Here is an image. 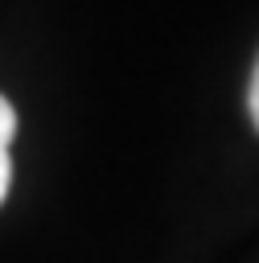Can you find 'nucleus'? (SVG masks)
Masks as SVG:
<instances>
[{
	"instance_id": "1",
	"label": "nucleus",
	"mask_w": 259,
	"mask_h": 263,
	"mask_svg": "<svg viewBox=\"0 0 259 263\" xmlns=\"http://www.w3.org/2000/svg\"><path fill=\"white\" fill-rule=\"evenodd\" d=\"M12 136H16V111H12V103L0 95V144L8 148V144H12Z\"/></svg>"
},
{
	"instance_id": "2",
	"label": "nucleus",
	"mask_w": 259,
	"mask_h": 263,
	"mask_svg": "<svg viewBox=\"0 0 259 263\" xmlns=\"http://www.w3.org/2000/svg\"><path fill=\"white\" fill-rule=\"evenodd\" d=\"M247 107H251V119L259 127V62H255V74H251V90H247Z\"/></svg>"
},
{
	"instance_id": "3",
	"label": "nucleus",
	"mask_w": 259,
	"mask_h": 263,
	"mask_svg": "<svg viewBox=\"0 0 259 263\" xmlns=\"http://www.w3.org/2000/svg\"><path fill=\"white\" fill-rule=\"evenodd\" d=\"M8 181H12V160H8V148L0 144V201L8 193Z\"/></svg>"
}]
</instances>
